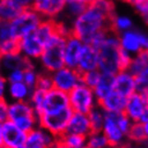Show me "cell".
<instances>
[{
  "instance_id": "1",
  "label": "cell",
  "mask_w": 148,
  "mask_h": 148,
  "mask_svg": "<svg viewBox=\"0 0 148 148\" xmlns=\"http://www.w3.org/2000/svg\"><path fill=\"white\" fill-rule=\"evenodd\" d=\"M106 30H111V18L96 4L86 8L81 15L72 19L71 24L72 34L88 44L99 32Z\"/></svg>"
},
{
  "instance_id": "2",
  "label": "cell",
  "mask_w": 148,
  "mask_h": 148,
  "mask_svg": "<svg viewBox=\"0 0 148 148\" xmlns=\"http://www.w3.org/2000/svg\"><path fill=\"white\" fill-rule=\"evenodd\" d=\"M97 51L99 54V71L101 73L115 75L120 71L119 54L121 47L118 34L110 30L104 42Z\"/></svg>"
},
{
  "instance_id": "3",
  "label": "cell",
  "mask_w": 148,
  "mask_h": 148,
  "mask_svg": "<svg viewBox=\"0 0 148 148\" xmlns=\"http://www.w3.org/2000/svg\"><path fill=\"white\" fill-rule=\"evenodd\" d=\"M64 45L66 37L56 34L44 45V49L39 58L43 71L53 73L54 71L64 67Z\"/></svg>"
},
{
  "instance_id": "4",
  "label": "cell",
  "mask_w": 148,
  "mask_h": 148,
  "mask_svg": "<svg viewBox=\"0 0 148 148\" xmlns=\"http://www.w3.org/2000/svg\"><path fill=\"white\" fill-rule=\"evenodd\" d=\"M9 120L29 133L39 127V118L29 101H9Z\"/></svg>"
},
{
  "instance_id": "5",
  "label": "cell",
  "mask_w": 148,
  "mask_h": 148,
  "mask_svg": "<svg viewBox=\"0 0 148 148\" xmlns=\"http://www.w3.org/2000/svg\"><path fill=\"white\" fill-rule=\"evenodd\" d=\"M72 114L73 111L71 110V108L55 113H42L38 116L39 127L48 131L57 138H60L67 132L68 123Z\"/></svg>"
},
{
  "instance_id": "6",
  "label": "cell",
  "mask_w": 148,
  "mask_h": 148,
  "mask_svg": "<svg viewBox=\"0 0 148 148\" xmlns=\"http://www.w3.org/2000/svg\"><path fill=\"white\" fill-rule=\"evenodd\" d=\"M68 96L70 108L73 112L88 114L98 105V100L93 93V89L83 83L78 84L73 90H71Z\"/></svg>"
},
{
  "instance_id": "7",
  "label": "cell",
  "mask_w": 148,
  "mask_h": 148,
  "mask_svg": "<svg viewBox=\"0 0 148 148\" xmlns=\"http://www.w3.org/2000/svg\"><path fill=\"white\" fill-rule=\"evenodd\" d=\"M42 21L43 18L32 8L24 9L18 16L10 23L13 36L19 40L21 38L32 34L36 31Z\"/></svg>"
},
{
  "instance_id": "8",
  "label": "cell",
  "mask_w": 148,
  "mask_h": 148,
  "mask_svg": "<svg viewBox=\"0 0 148 148\" xmlns=\"http://www.w3.org/2000/svg\"><path fill=\"white\" fill-rule=\"evenodd\" d=\"M54 88L69 93L82 83V74L76 69L62 67L51 73Z\"/></svg>"
},
{
  "instance_id": "9",
  "label": "cell",
  "mask_w": 148,
  "mask_h": 148,
  "mask_svg": "<svg viewBox=\"0 0 148 148\" xmlns=\"http://www.w3.org/2000/svg\"><path fill=\"white\" fill-rule=\"evenodd\" d=\"M102 131L108 137L110 146L122 148L129 143L128 138H127V134L122 132L121 129L119 128L117 122H116L115 113H106L105 114Z\"/></svg>"
},
{
  "instance_id": "10",
  "label": "cell",
  "mask_w": 148,
  "mask_h": 148,
  "mask_svg": "<svg viewBox=\"0 0 148 148\" xmlns=\"http://www.w3.org/2000/svg\"><path fill=\"white\" fill-rule=\"evenodd\" d=\"M67 2L64 0H34L32 9L37 11L43 19L58 21L64 13Z\"/></svg>"
},
{
  "instance_id": "11",
  "label": "cell",
  "mask_w": 148,
  "mask_h": 148,
  "mask_svg": "<svg viewBox=\"0 0 148 148\" xmlns=\"http://www.w3.org/2000/svg\"><path fill=\"white\" fill-rule=\"evenodd\" d=\"M27 134L28 133L19 129L11 120H7L2 123V144L1 145H3L5 148L23 147L26 143Z\"/></svg>"
},
{
  "instance_id": "12",
  "label": "cell",
  "mask_w": 148,
  "mask_h": 148,
  "mask_svg": "<svg viewBox=\"0 0 148 148\" xmlns=\"http://www.w3.org/2000/svg\"><path fill=\"white\" fill-rule=\"evenodd\" d=\"M44 49V45L32 34L25 36L18 40V52L30 60H39Z\"/></svg>"
},
{
  "instance_id": "13",
  "label": "cell",
  "mask_w": 148,
  "mask_h": 148,
  "mask_svg": "<svg viewBox=\"0 0 148 148\" xmlns=\"http://www.w3.org/2000/svg\"><path fill=\"white\" fill-rule=\"evenodd\" d=\"M57 140L58 138L48 131L41 127H37L27 134L24 148H52Z\"/></svg>"
},
{
  "instance_id": "14",
  "label": "cell",
  "mask_w": 148,
  "mask_h": 148,
  "mask_svg": "<svg viewBox=\"0 0 148 148\" xmlns=\"http://www.w3.org/2000/svg\"><path fill=\"white\" fill-rule=\"evenodd\" d=\"M70 108L69 96L67 92L56 88H52L45 93L43 113H55Z\"/></svg>"
},
{
  "instance_id": "15",
  "label": "cell",
  "mask_w": 148,
  "mask_h": 148,
  "mask_svg": "<svg viewBox=\"0 0 148 148\" xmlns=\"http://www.w3.org/2000/svg\"><path fill=\"white\" fill-rule=\"evenodd\" d=\"M114 91L126 98L136 92L135 76L129 70H120L117 72L114 75Z\"/></svg>"
},
{
  "instance_id": "16",
  "label": "cell",
  "mask_w": 148,
  "mask_h": 148,
  "mask_svg": "<svg viewBox=\"0 0 148 148\" xmlns=\"http://www.w3.org/2000/svg\"><path fill=\"white\" fill-rule=\"evenodd\" d=\"M76 70L81 74L89 71L99 70V54L97 48L93 47L91 44L84 43Z\"/></svg>"
},
{
  "instance_id": "17",
  "label": "cell",
  "mask_w": 148,
  "mask_h": 148,
  "mask_svg": "<svg viewBox=\"0 0 148 148\" xmlns=\"http://www.w3.org/2000/svg\"><path fill=\"white\" fill-rule=\"evenodd\" d=\"M83 46H84V42L73 34H70L69 37L66 38V45H64V66L66 67L73 68V69L77 68L78 59H79Z\"/></svg>"
},
{
  "instance_id": "18",
  "label": "cell",
  "mask_w": 148,
  "mask_h": 148,
  "mask_svg": "<svg viewBox=\"0 0 148 148\" xmlns=\"http://www.w3.org/2000/svg\"><path fill=\"white\" fill-rule=\"evenodd\" d=\"M32 68H36L34 60L26 58L19 52H15L2 56L1 72H5V74L9 73L10 71L17 70V69H22L25 71L27 69H32Z\"/></svg>"
},
{
  "instance_id": "19",
  "label": "cell",
  "mask_w": 148,
  "mask_h": 148,
  "mask_svg": "<svg viewBox=\"0 0 148 148\" xmlns=\"http://www.w3.org/2000/svg\"><path fill=\"white\" fill-rule=\"evenodd\" d=\"M119 36V42L121 49L128 52L132 56L136 55L137 53L143 51L141 43V30L136 28L125 31Z\"/></svg>"
},
{
  "instance_id": "20",
  "label": "cell",
  "mask_w": 148,
  "mask_h": 148,
  "mask_svg": "<svg viewBox=\"0 0 148 148\" xmlns=\"http://www.w3.org/2000/svg\"><path fill=\"white\" fill-rule=\"evenodd\" d=\"M148 102L140 92H134L127 98V103L123 113L132 121H140L141 116L147 106Z\"/></svg>"
},
{
  "instance_id": "21",
  "label": "cell",
  "mask_w": 148,
  "mask_h": 148,
  "mask_svg": "<svg viewBox=\"0 0 148 148\" xmlns=\"http://www.w3.org/2000/svg\"><path fill=\"white\" fill-rule=\"evenodd\" d=\"M91 131L92 129H91V125L89 121L88 114L73 112L69 120V123H68L67 132L87 136Z\"/></svg>"
},
{
  "instance_id": "22",
  "label": "cell",
  "mask_w": 148,
  "mask_h": 148,
  "mask_svg": "<svg viewBox=\"0 0 148 148\" xmlns=\"http://www.w3.org/2000/svg\"><path fill=\"white\" fill-rule=\"evenodd\" d=\"M126 103V97L119 95L116 91H112L104 99L99 101L98 105H100L106 113H122L125 111Z\"/></svg>"
},
{
  "instance_id": "23",
  "label": "cell",
  "mask_w": 148,
  "mask_h": 148,
  "mask_svg": "<svg viewBox=\"0 0 148 148\" xmlns=\"http://www.w3.org/2000/svg\"><path fill=\"white\" fill-rule=\"evenodd\" d=\"M34 88L25 84L24 82L9 83L8 95L10 101H29Z\"/></svg>"
},
{
  "instance_id": "24",
  "label": "cell",
  "mask_w": 148,
  "mask_h": 148,
  "mask_svg": "<svg viewBox=\"0 0 148 148\" xmlns=\"http://www.w3.org/2000/svg\"><path fill=\"white\" fill-rule=\"evenodd\" d=\"M128 70L134 76H148V51H141L133 56Z\"/></svg>"
},
{
  "instance_id": "25",
  "label": "cell",
  "mask_w": 148,
  "mask_h": 148,
  "mask_svg": "<svg viewBox=\"0 0 148 148\" xmlns=\"http://www.w3.org/2000/svg\"><path fill=\"white\" fill-rule=\"evenodd\" d=\"M57 25H58V21L43 19L34 34L41 41V43H43V45H45L56 34H58L57 32Z\"/></svg>"
},
{
  "instance_id": "26",
  "label": "cell",
  "mask_w": 148,
  "mask_h": 148,
  "mask_svg": "<svg viewBox=\"0 0 148 148\" xmlns=\"http://www.w3.org/2000/svg\"><path fill=\"white\" fill-rule=\"evenodd\" d=\"M23 9L15 0H1L0 1V22L11 23L15 19Z\"/></svg>"
},
{
  "instance_id": "27",
  "label": "cell",
  "mask_w": 148,
  "mask_h": 148,
  "mask_svg": "<svg viewBox=\"0 0 148 148\" xmlns=\"http://www.w3.org/2000/svg\"><path fill=\"white\" fill-rule=\"evenodd\" d=\"M112 91H114V75L101 73L100 79L93 88V93H95L98 102L104 99Z\"/></svg>"
},
{
  "instance_id": "28",
  "label": "cell",
  "mask_w": 148,
  "mask_h": 148,
  "mask_svg": "<svg viewBox=\"0 0 148 148\" xmlns=\"http://www.w3.org/2000/svg\"><path fill=\"white\" fill-rule=\"evenodd\" d=\"M134 28L133 19L125 14H116L111 19V30L117 34Z\"/></svg>"
},
{
  "instance_id": "29",
  "label": "cell",
  "mask_w": 148,
  "mask_h": 148,
  "mask_svg": "<svg viewBox=\"0 0 148 148\" xmlns=\"http://www.w3.org/2000/svg\"><path fill=\"white\" fill-rule=\"evenodd\" d=\"M127 138L133 145H145L146 140H145L144 123H142L141 121H133L127 134Z\"/></svg>"
},
{
  "instance_id": "30",
  "label": "cell",
  "mask_w": 148,
  "mask_h": 148,
  "mask_svg": "<svg viewBox=\"0 0 148 148\" xmlns=\"http://www.w3.org/2000/svg\"><path fill=\"white\" fill-rule=\"evenodd\" d=\"M105 114H106V112L104 111L100 105H97L96 108H93L88 113L89 121H90L92 131H100V130H102L104 119H105Z\"/></svg>"
},
{
  "instance_id": "31",
  "label": "cell",
  "mask_w": 148,
  "mask_h": 148,
  "mask_svg": "<svg viewBox=\"0 0 148 148\" xmlns=\"http://www.w3.org/2000/svg\"><path fill=\"white\" fill-rule=\"evenodd\" d=\"M87 146L91 148H108L110 143L102 130L91 131L87 135Z\"/></svg>"
},
{
  "instance_id": "32",
  "label": "cell",
  "mask_w": 148,
  "mask_h": 148,
  "mask_svg": "<svg viewBox=\"0 0 148 148\" xmlns=\"http://www.w3.org/2000/svg\"><path fill=\"white\" fill-rule=\"evenodd\" d=\"M59 140L69 148H84L87 145V136L70 132H66Z\"/></svg>"
},
{
  "instance_id": "33",
  "label": "cell",
  "mask_w": 148,
  "mask_h": 148,
  "mask_svg": "<svg viewBox=\"0 0 148 148\" xmlns=\"http://www.w3.org/2000/svg\"><path fill=\"white\" fill-rule=\"evenodd\" d=\"M45 93L46 91H43L41 89L34 88L32 91V95L30 97L29 102L32 105L34 112L37 115H41L43 113V108H44V101H45Z\"/></svg>"
},
{
  "instance_id": "34",
  "label": "cell",
  "mask_w": 148,
  "mask_h": 148,
  "mask_svg": "<svg viewBox=\"0 0 148 148\" xmlns=\"http://www.w3.org/2000/svg\"><path fill=\"white\" fill-rule=\"evenodd\" d=\"M86 8H87V5L85 3H83L82 1H79V0H71V1L67 2L64 13H67L71 18L74 19L75 17H77L78 15H81L83 12L85 11Z\"/></svg>"
},
{
  "instance_id": "35",
  "label": "cell",
  "mask_w": 148,
  "mask_h": 148,
  "mask_svg": "<svg viewBox=\"0 0 148 148\" xmlns=\"http://www.w3.org/2000/svg\"><path fill=\"white\" fill-rule=\"evenodd\" d=\"M131 5L136 14L148 25V0H134Z\"/></svg>"
},
{
  "instance_id": "36",
  "label": "cell",
  "mask_w": 148,
  "mask_h": 148,
  "mask_svg": "<svg viewBox=\"0 0 148 148\" xmlns=\"http://www.w3.org/2000/svg\"><path fill=\"white\" fill-rule=\"evenodd\" d=\"M18 52V39L12 38L3 42H0V55L4 56L8 54Z\"/></svg>"
},
{
  "instance_id": "37",
  "label": "cell",
  "mask_w": 148,
  "mask_h": 148,
  "mask_svg": "<svg viewBox=\"0 0 148 148\" xmlns=\"http://www.w3.org/2000/svg\"><path fill=\"white\" fill-rule=\"evenodd\" d=\"M36 88L41 89V90H43V91H48V90H51L52 88H54L51 73L45 72V71L40 72Z\"/></svg>"
},
{
  "instance_id": "38",
  "label": "cell",
  "mask_w": 148,
  "mask_h": 148,
  "mask_svg": "<svg viewBox=\"0 0 148 148\" xmlns=\"http://www.w3.org/2000/svg\"><path fill=\"white\" fill-rule=\"evenodd\" d=\"M100 77H101V72L99 70L89 71V72L82 74V83L93 89L95 86L98 84Z\"/></svg>"
},
{
  "instance_id": "39",
  "label": "cell",
  "mask_w": 148,
  "mask_h": 148,
  "mask_svg": "<svg viewBox=\"0 0 148 148\" xmlns=\"http://www.w3.org/2000/svg\"><path fill=\"white\" fill-rule=\"evenodd\" d=\"M39 74H40V72H38V70L36 68L27 69V70L24 71V81L23 82H24L25 84H27L29 87L34 89L36 86H37Z\"/></svg>"
},
{
  "instance_id": "40",
  "label": "cell",
  "mask_w": 148,
  "mask_h": 148,
  "mask_svg": "<svg viewBox=\"0 0 148 148\" xmlns=\"http://www.w3.org/2000/svg\"><path fill=\"white\" fill-rule=\"evenodd\" d=\"M15 38L11 29V24L8 22H0V42Z\"/></svg>"
},
{
  "instance_id": "41",
  "label": "cell",
  "mask_w": 148,
  "mask_h": 148,
  "mask_svg": "<svg viewBox=\"0 0 148 148\" xmlns=\"http://www.w3.org/2000/svg\"><path fill=\"white\" fill-rule=\"evenodd\" d=\"M133 56L129 54L128 52L121 49L120 54H119V66H120V70H128L131 64Z\"/></svg>"
},
{
  "instance_id": "42",
  "label": "cell",
  "mask_w": 148,
  "mask_h": 148,
  "mask_svg": "<svg viewBox=\"0 0 148 148\" xmlns=\"http://www.w3.org/2000/svg\"><path fill=\"white\" fill-rule=\"evenodd\" d=\"M5 77H7L9 83L23 82L24 81V70H22V69H17V70L10 71L9 73H7Z\"/></svg>"
},
{
  "instance_id": "43",
  "label": "cell",
  "mask_w": 148,
  "mask_h": 148,
  "mask_svg": "<svg viewBox=\"0 0 148 148\" xmlns=\"http://www.w3.org/2000/svg\"><path fill=\"white\" fill-rule=\"evenodd\" d=\"M9 103L7 99L0 100V123L9 120Z\"/></svg>"
},
{
  "instance_id": "44",
  "label": "cell",
  "mask_w": 148,
  "mask_h": 148,
  "mask_svg": "<svg viewBox=\"0 0 148 148\" xmlns=\"http://www.w3.org/2000/svg\"><path fill=\"white\" fill-rule=\"evenodd\" d=\"M8 86H9V82H8L5 75H3L0 72V100L1 99H7Z\"/></svg>"
},
{
  "instance_id": "45",
  "label": "cell",
  "mask_w": 148,
  "mask_h": 148,
  "mask_svg": "<svg viewBox=\"0 0 148 148\" xmlns=\"http://www.w3.org/2000/svg\"><path fill=\"white\" fill-rule=\"evenodd\" d=\"M141 43L143 49L148 51V34L142 31V30H141Z\"/></svg>"
},
{
  "instance_id": "46",
  "label": "cell",
  "mask_w": 148,
  "mask_h": 148,
  "mask_svg": "<svg viewBox=\"0 0 148 148\" xmlns=\"http://www.w3.org/2000/svg\"><path fill=\"white\" fill-rule=\"evenodd\" d=\"M17 3L23 8V9H28V8H32L34 0H15Z\"/></svg>"
},
{
  "instance_id": "47",
  "label": "cell",
  "mask_w": 148,
  "mask_h": 148,
  "mask_svg": "<svg viewBox=\"0 0 148 148\" xmlns=\"http://www.w3.org/2000/svg\"><path fill=\"white\" fill-rule=\"evenodd\" d=\"M140 121H141L142 123H148V104H147V106L145 108L143 114H142Z\"/></svg>"
},
{
  "instance_id": "48",
  "label": "cell",
  "mask_w": 148,
  "mask_h": 148,
  "mask_svg": "<svg viewBox=\"0 0 148 148\" xmlns=\"http://www.w3.org/2000/svg\"><path fill=\"white\" fill-rule=\"evenodd\" d=\"M52 148H69V147H68L66 144H63L62 142H61L59 138H58V140H57V142H56L55 144L52 146Z\"/></svg>"
},
{
  "instance_id": "49",
  "label": "cell",
  "mask_w": 148,
  "mask_h": 148,
  "mask_svg": "<svg viewBox=\"0 0 148 148\" xmlns=\"http://www.w3.org/2000/svg\"><path fill=\"white\" fill-rule=\"evenodd\" d=\"M144 131H145V145L148 146V123H144Z\"/></svg>"
},
{
  "instance_id": "50",
  "label": "cell",
  "mask_w": 148,
  "mask_h": 148,
  "mask_svg": "<svg viewBox=\"0 0 148 148\" xmlns=\"http://www.w3.org/2000/svg\"><path fill=\"white\" fill-rule=\"evenodd\" d=\"M79 1H82V2L85 3L87 7H89V5H92V4L96 3L98 0H79Z\"/></svg>"
},
{
  "instance_id": "51",
  "label": "cell",
  "mask_w": 148,
  "mask_h": 148,
  "mask_svg": "<svg viewBox=\"0 0 148 148\" xmlns=\"http://www.w3.org/2000/svg\"><path fill=\"white\" fill-rule=\"evenodd\" d=\"M2 144V123H0V145Z\"/></svg>"
},
{
  "instance_id": "52",
  "label": "cell",
  "mask_w": 148,
  "mask_h": 148,
  "mask_svg": "<svg viewBox=\"0 0 148 148\" xmlns=\"http://www.w3.org/2000/svg\"><path fill=\"white\" fill-rule=\"evenodd\" d=\"M119 1H122V2H125V3H132L134 0H119Z\"/></svg>"
},
{
  "instance_id": "53",
  "label": "cell",
  "mask_w": 148,
  "mask_h": 148,
  "mask_svg": "<svg viewBox=\"0 0 148 148\" xmlns=\"http://www.w3.org/2000/svg\"><path fill=\"white\" fill-rule=\"evenodd\" d=\"M1 63H2V56L0 55V72H1Z\"/></svg>"
},
{
  "instance_id": "54",
  "label": "cell",
  "mask_w": 148,
  "mask_h": 148,
  "mask_svg": "<svg viewBox=\"0 0 148 148\" xmlns=\"http://www.w3.org/2000/svg\"><path fill=\"white\" fill-rule=\"evenodd\" d=\"M138 148H148V146H146V145H140Z\"/></svg>"
},
{
  "instance_id": "55",
  "label": "cell",
  "mask_w": 148,
  "mask_h": 148,
  "mask_svg": "<svg viewBox=\"0 0 148 148\" xmlns=\"http://www.w3.org/2000/svg\"><path fill=\"white\" fill-rule=\"evenodd\" d=\"M108 148H118V147H113V146H108Z\"/></svg>"
},
{
  "instance_id": "56",
  "label": "cell",
  "mask_w": 148,
  "mask_h": 148,
  "mask_svg": "<svg viewBox=\"0 0 148 148\" xmlns=\"http://www.w3.org/2000/svg\"><path fill=\"white\" fill-rule=\"evenodd\" d=\"M0 148H5V147H4L3 145H0Z\"/></svg>"
},
{
  "instance_id": "57",
  "label": "cell",
  "mask_w": 148,
  "mask_h": 148,
  "mask_svg": "<svg viewBox=\"0 0 148 148\" xmlns=\"http://www.w3.org/2000/svg\"><path fill=\"white\" fill-rule=\"evenodd\" d=\"M84 148H91V147H89V146H87V145H86V146Z\"/></svg>"
},
{
  "instance_id": "58",
  "label": "cell",
  "mask_w": 148,
  "mask_h": 148,
  "mask_svg": "<svg viewBox=\"0 0 148 148\" xmlns=\"http://www.w3.org/2000/svg\"><path fill=\"white\" fill-rule=\"evenodd\" d=\"M64 1H66V2H69V1H71V0H64Z\"/></svg>"
},
{
  "instance_id": "59",
  "label": "cell",
  "mask_w": 148,
  "mask_h": 148,
  "mask_svg": "<svg viewBox=\"0 0 148 148\" xmlns=\"http://www.w3.org/2000/svg\"><path fill=\"white\" fill-rule=\"evenodd\" d=\"M19 148H24V146H23V147H19Z\"/></svg>"
},
{
  "instance_id": "60",
  "label": "cell",
  "mask_w": 148,
  "mask_h": 148,
  "mask_svg": "<svg viewBox=\"0 0 148 148\" xmlns=\"http://www.w3.org/2000/svg\"><path fill=\"white\" fill-rule=\"evenodd\" d=\"M0 1H1V0H0Z\"/></svg>"
}]
</instances>
